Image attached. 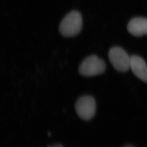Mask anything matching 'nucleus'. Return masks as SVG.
I'll list each match as a JSON object with an SVG mask.
<instances>
[{"instance_id": "423d86ee", "label": "nucleus", "mask_w": 147, "mask_h": 147, "mask_svg": "<svg viewBox=\"0 0 147 147\" xmlns=\"http://www.w3.org/2000/svg\"><path fill=\"white\" fill-rule=\"evenodd\" d=\"M127 30L129 33L136 37L147 35V18L136 17L132 19L127 25Z\"/></svg>"}, {"instance_id": "6e6552de", "label": "nucleus", "mask_w": 147, "mask_h": 147, "mask_svg": "<svg viewBox=\"0 0 147 147\" xmlns=\"http://www.w3.org/2000/svg\"><path fill=\"white\" fill-rule=\"evenodd\" d=\"M133 147V146H129V145H128V146H125V147Z\"/></svg>"}, {"instance_id": "0eeeda50", "label": "nucleus", "mask_w": 147, "mask_h": 147, "mask_svg": "<svg viewBox=\"0 0 147 147\" xmlns=\"http://www.w3.org/2000/svg\"><path fill=\"white\" fill-rule=\"evenodd\" d=\"M48 147H63V146H61V145H54V146H49Z\"/></svg>"}, {"instance_id": "f03ea898", "label": "nucleus", "mask_w": 147, "mask_h": 147, "mask_svg": "<svg viewBox=\"0 0 147 147\" xmlns=\"http://www.w3.org/2000/svg\"><path fill=\"white\" fill-rule=\"evenodd\" d=\"M106 69L105 63L95 55L86 57L80 65L79 72L82 76L90 77L103 73Z\"/></svg>"}, {"instance_id": "20e7f679", "label": "nucleus", "mask_w": 147, "mask_h": 147, "mask_svg": "<svg viewBox=\"0 0 147 147\" xmlns=\"http://www.w3.org/2000/svg\"><path fill=\"white\" fill-rule=\"evenodd\" d=\"M75 108L80 118L84 120H89L94 117L96 112V102L92 96H82L78 99Z\"/></svg>"}, {"instance_id": "39448f33", "label": "nucleus", "mask_w": 147, "mask_h": 147, "mask_svg": "<svg viewBox=\"0 0 147 147\" xmlns=\"http://www.w3.org/2000/svg\"><path fill=\"white\" fill-rule=\"evenodd\" d=\"M130 68L138 78L147 83V66L142 58L135 55L131 56Z\"/></svg>"}, {"instance_id": "7ed1b4c3", "label": "nucleus", "mask_w": 147, "mask_h": 147, "mask_svg": "<svg viewBox=\"0 0 147 147\" xmlns=\"http://www.w3.org/2000/svg\"><path fill=\"white\" fill-rule=\"evenodd\" d=\"M109 59L117 71L125 72L130 68L131 57L121 47H113L109 52Z\"/></svg>"}, {"instance_id": "f257e3e1", "label": "nucleus", "mask_w": 147, "mask_h": 147, "mask_svg": "<svg viewBox=\"0 0 147 147\" xmlns=\"http://www.w3.org/2000/svg\"><path fill=\"white\" fill-rule=\"evenodd\" d=\"M82 27V18L79 12L72 11L68 13L61 22L59 30L62 36L72 37L79 34Z\"/></svg>"}]
</instances>
